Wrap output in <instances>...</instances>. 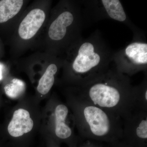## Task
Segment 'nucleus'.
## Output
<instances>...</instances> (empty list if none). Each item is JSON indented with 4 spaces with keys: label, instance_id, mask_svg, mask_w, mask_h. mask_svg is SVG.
Listing matches in <instances>:
<instances>
[{
    "label": "nucleus",
    "instance_id": "nucleus-1",
    "mask_svg": "<svg viewBox=\"0 0 147 147\" xmlns=\"http://www.w3.org/2000/svg\"><path fill=\"white\" fill-rule=\"evenodd\" d=\"M114 53L99 31L82 37L62 55L63 82L79 87L94 80L110 69Z\"/></svg>",
    "mask_w": 147,
    "mask_h": 147
},
{
    "label": "nucleus",
    "instance_id": "nucleus-10",
    "mask_svg": "<svg viewBox=\"0 0 147 147\" xmlns=\"http://www.w3.org/2000/svg\"><path fill=\"white\" fill-rule=\"evenodd\" d=\"M84 119L91 132L96 136L103 137L110 132L111 123L105 111L97 106H86L83 111Z\"/></svg>",
    "mask_w": 147,
    "mask_h": 147
},
{
    "label": "nucleus",
    "instance_id": "nucleus-3",
    "mask_svg": "<svg viewBox=\"0 0 147 147\" xmlns=\"http://www.w3.org/2000/svg\"><path fill=\"white\" fill-rule=\"evenodd\" d=\"M76 88L87 95L94 105L107 108L117 106L124 96L134 90L128 78L115 67L88 84Z\"/></svg>",
    "mask_w": 147,
    "mask_h": 147
},
{
    "label": "nucleus",
    "instance_id": "nucleus-13",
    "mask_svg": "<svg viewBox=\"0 0 147 147\" xmlns=\"http://www.w3.org/2000/svg\"><path fill=\"white\" fill-rule=\"evenodd\" d=\"M136 134L139 138L147 139V118L142 120L136 128Z\"/></svg>",
    "mask_w": 147,
    "mask_h": 147
},
{
    "label": "nucleus",
    "instance_id": "nucleus-7",
    "mask_svg": "<svg viewBox=\"0 0 147 147\" xmlns=\"http://www.w3.org/2000/svg\"><path fill=\"white\" fill-rule=\"evenodd\" d=\"M82 4L86 18L90 15L95 20L109 18L129 25L123 6L119 0L84 1Z\"/></svg>",
    "mask_w": 147,
    "mask_h": 147
},
{
    "label": "nucleus",
    "instance_id": "nucleus-8",
    "mask_svg": "<svg viewBox=\"0 0 147 147\" xmlns=\"http://www.w3.org/2000/svg\"><path fill=\"white\" fill-rule=\"evenodd\" d=\"M47 12L42 7L31 9L19 23L16 31V37L26 43L34 39L45 24Z\"/></svg>",
    "mask_w": 147,
    "mask_h": 147
},
{
    "label": "nucleus",
    "instance_id": "nucleus-2",
    "mask_svg": "<svg viewBox=\"0 0 147 147\" xmlns=\"http://www.w3.org/2000/svg\"><path fill=\"white\" fill-rule=\"evenodd\" d=\"M85 18L81 2L61 1L53 11L46 38L50 55L60 56L82 37Z\"/></svg>",
    "mask_w": 147,
    "mask_h": 147
},
{
    "label": "nucleus",
    "instance_id": "nucleus-9",
    "mask_svg": "<svg viewBox=\"0 0 147 147\" xmlns=\"http://www.w3.org/2000/svg\"><path fill=\"white\" fill-rule=\"evenodd\" d=\"M48 64L38 80L34 95L40 102L49 96L58 72L62 67V58L53 55Z\"/></svg>",
    "mask_w": 147,
    "mask_h": 147
},
{
    "label": "nucleus",
    "instance_id": "nucleus-12",
    "mask_svg": "<svg viewBox=\"0 0 147 147\" xmlns=\"http://www.w3.org/2000/svg\"><path fill=\"white\" fill-rule=\"evenodd\" d=\"M26 84L23 81L17 78H13L5 86L6 94L10 98L17 100L25 96Z\"/></svg>",
    "mask_w": 147,
    "mask_h": 147
},
{
    "label": "nucleus",
    "instance_id": "nucleus-4",
    "mask_svg": "<svg viewBox=\"0 0 147 147\" xmlns=\"http://www.w3.org/2000/svg\"><path fill=\"white\" fill-rule=\"evenodd\" d=\"M40 102L34 95H25L13 106L5 129L13 142L27 141L39 133L42 117Z\"/></svg>",
    "mask_w": 147,
    "mask_h": 147
},
{
    "label": "nucleus",
    "instance_id": "nucleus-5",
    "mask_svg": "<svg viewBox=\"0 0 147 147\" xmlns=\"http://www.w3.org/2000/svg\"><path fill=\"white\" fill-rule=\"evenodd\" d=\"M69 113L68 106L52 94L42 109L40 134L47 140L69 139L73 132L67 121Z\"/></svg>",
    "mask_w": 147,
    "mask_h": 147
},
{
    "label": "nucleus",
    "instance_id": "nucleus-6",
    "mask_svg": "<svg viewBox=\"0 0 147 147\" xmlns=\"http://www.w3.org/2000/svg\"><path fill=\"white\" fill-rule=\"evenodd\" d=\"M113 63L117 71L123 74L132 75L146 70L147 43L137 31H134L131 42L122 49L114 53Z\"/></svg>",
    "mask_w": 147,
    "mask_h": 147
},
{
    "label": "nucleus",
    "instance_id": "nucleus-11",
    "mask_svg": "<svg viewBox=\"0 0 147 147\" xmlns=\"http://www.w3.org/2000/svg\"><path fill=\"white\" fill-rule=\"evenodd\" d=\"M24 2L23 0L0 1V24L7 22L17 15Z\"/></svg>",
    "mask_w": 147,
    "mask_h": 147
},
{
    "label": "nucleus",
    "instance_id": "nucleus-14",
    "mask_svg": "<svg viewBox=\"0 0 147 147\" xmlns=\"http://www.w3.org/2000/svg\"><path fill=\"white\" fill-rule=\"evenodd\" d=\"M2 67L1 65L0 64V80H1L2 78Z\"/></svg>",
    "mask_w": 147,
    "mask_h": 147
}]
</instances>
